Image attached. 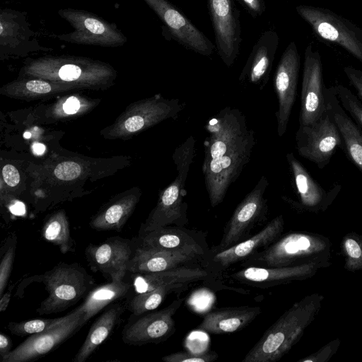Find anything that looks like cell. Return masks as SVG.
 <instances>
[{
	"mask_svg": "<svg viewBox=\"0 0 362 362\" xmlns=\"http://www.w3.org/2000/svg\"><path fill=\"white\" fill-rule=\"evenodd\" d=\"M202 172L212 207L220 204L250 161L256 144L255 132L248 128L245 115L227 106L205 125Z\"/></svg>",
	"mask_w": 362,
	"mask_h": 362,
	"instance_id": "cell-1",
	"label": "cell"
},
{
	"mask_svg": "<svg viewBox=\"0 0 362 362\" xmlns=\"http://www.w3.org/2000/svg\"><path fill=\"white\" fill-rule=\"evenodd\" d=\"M19 76L69 84L79 89L96 90L112 85L117 71L107 62L86 57L50 54L27 58Z\"/></svg>",
	"mask_w": 362,
	"mask_h": 362,
	"instance_id": "cell-2",
	"label": "cell"
},
{
	"mask_svg": "<svg viewBox=\"0 0 362 362\" xmlns=\"http://www.w3.org/2000/svg\"><path fill=\"white\" fill-rule=\"evenodd\" d=\"M195 145L194 137L189 136L175 148L173 159L176 165L177 175L174 180L160 192L156 206L141 226L139 235L160 227H185L188 223L187 204L184 200L187 194L185 187L195 156Z\"/></svg>",
	"mask_w": 362,
	"mask_h": 362,
	"instance_id": "cell-3",
	"label": "cell"
},
{
	"mask_svg": "<svg viewBox=\"0 0 362 362\" xmlns=\"http://www.w3.org/2000/svg\"><path fill=\"white\" fill-rule=\"evenodd\" d=\"M30 281L42 282L48 293L36 309L40 315L68 309L85 298L95 285L93 276L81 264L62 262L42 274L32 276Z\"/></svg>",
	"mask_w": 362,
	"mask_h": 362,
	"instance_id": "cell-4",
	"label": "cell"
},
{
	"mask_svg": "<svg viewBox=\"0 0 362 362\" xmlns=\"http://www.w3.org/2000/svg\"><path fill=\"white\" fill-rule=\"evenodd\" d=\"M185 107L179 99L156 95L129 105L103 134L112 139L128 138L165 119H177Z\"/></svg>",
	"mask_w": 362,
	"mask_h": 362,
	"instance_id": "cell-5",
	"label": "cell"
},
{
	"mask_svg": "<svg viewBox=\"0 0 362 362\" xmlns=\"http://www.w3.org/2000/svg\"><path fill=\"white\" fill-rule=\"evenodd\" d=\"M59 16L74 28L72 32L54 35L61 41L81 45L118 47L124 45L127 37L115 23L83 9L63 8Z\"/></svg>",
	"mask_w": 362,
	"mask_h": 362,
	"instance_id": "cell-6",
	"label": "cell"
},
{
	"mask_svg": "<svg viewBox=\"0 0 362 362\" xmlns=\"http://www.w3.org/2000/svg\"><path fill=\"white\" fill-rule=\"evenodd\" d=\"M296 11L317 35L343 47L362 63V29L324 8L299 5Z\"/></svg>",
	"mask_w": 362,
	"mask_h": 362,
	"instance_id": "cell-7",
	"label": "cell"
},
{
	"mask_svg": "<svg viewBox=\"0 0 362 362\" xmlns=\"http://www.w3.org/2000/svg\"><path fill=\"white\" fill-rule=\"evenodd\" d=\"M296 144L298 154L320 169L329 163L337 148L344 150L341 136L329 108L315 122L299 125Z\"/></svg>",
	"mask_w": 362,
	"mask_h": 362,
	"instance_id": "cell-8",
	"label": "cell"
},
{
	"mask_svg": "<svg viewBox=\"0 0 362 362\" xmlns=\"http://www.w3.org/2000/svg\"><path fill=\"white\" fill-rule=\"evenodd\" d=\"M268 186V180L262 175L254 188L238 205L226 226L219 245L211 250H223L250 238L252 229L266 218L268 206L264 194Z\"/></svg>",
	"mask_w": 362,
	"mask_h": 362,
	"instance_id": "cell-9",
	"label": "cell"
},
{
	"mask_svg": "<svg viewBox=\"0 0 362 362\" xmlns=\"http://www.w3.org/2000/svg\"><path fill=\"white\" fill-rule=\"evenodd\" d=\"M52 49L41 45L32 30L27 13L13 8L0 9V59L28 57Z\"/></svg>",
	"mask_w": 362,
	"mask_h": 362,
	"instance_id": "cell-10",
	"label": "cell"
},
{
	"mask_svg": "<svg viewBox=\"0 0 362 362\" xmlns=\"http://www.w3.org/2000/svg\"><path fill=\"white\" fill-rule=\"evenodd\" d=\"M320 53L311 45L305 51L301 86L299 125L317 121L328 109Z\"/></svg>",
	"mask_w": 362,
	"mask_h": 362,
	"instance_id": "cell-11",
	"label": "cell"
},
{
	"mask_svg": "<svg viewBox=\"0 0 362 362\" xmlns=\"http://www.w3.org/2000/svg\"><path fill=\"white\" fill-rule=\"evenodd\" d=\"M184 298L173 300L168 307L146 315L135 316L122 332L123 342L141 346L165 341L175 332L173 316L181 306Z\"/></svg>",
	"mask_w": 362,
	"mask_h": 362,
	"instance_id": "cell-12",
	"label": "cell"
},
{
	"mask_svg": "<svg viewBox=\"0 0 362 362\" xmlns=\"http://www.w3.org/2000/svg\"><path fill=\"white\" fill-rule=\"evenodd\" d=\"M300 57L295 42H291L284 52L274 76V88L278 99L276 112L277 133L281 137L286 132L294 105Z\"/></svg>",
	"mask_w": 362,
	"mask_h": 362,
	"instance_id": "cell-13",
	"label": "cell"
},
{
	"mask_svg": "<svg viewBox=\"0 0 362 362\" xmlns=\"http://www.w3.org/2000/svg\"><path fill=\"white\" fill-rule=\"evenodd\" d=\"M78 312L65 322L42 332L30 335L9 354L1 362H28L44 356L74 335L84 325L83 313Z\"/></svg>",
	"mask_w": 362,
	"mask_h": 362,
	"instance_id": "cell-14",
	"label": "cell"
},
{
	"mask_svg": "<svg viewBox=\"0 0 362 362\" xmlns=\"http://www.w3.org/2000/svg\"><path fill=\"white\" fill-rule=\"evenodd\" d=\"M218 53L230 66L239 53L240 25L239 12L232 0H207Z\"/></svg>",
	"mask_w": 362,
	"mask_h": 362,
	"instance_id": "cell-15",
	"label": "cell"
},
{
	"mask_svg": "<svg viewBox=\"0 0 362 362\" xmlns=\"http://www.w3.org/2000/svg\"><path fill=\"white\" fill-rule=\"evenodd\" d=\"M167 28L173 38L187 49L210 56L211 41L168 0H144Z\"/></svg>",
	"mask_w": 362,
	"mask_h": 362,
	"instance_id": "cell-16",
	"label": "cell"
},
{
	"mask_svg": "<svg viewBox=\"0 0 362 362\" xmlns=\"http://www.w3.org/2000/svg\"><path fill=\"white\" fill-rule=\"evenodd\" d=\"M139 246L187 254L203 258L206 263L211 250L201 233L176 226L139 235Z\"/></svg>",
	"mask_w": 362,
	"mask_h": 362,
	"instance_id": "cell-17",
	"label": "cell"
},
{
	"mask_svg": "<svg viewBox=\"0 0 362 362\" xmlns=\"http://www.w3.org/2000/svg\"><path fill=\"white\" fill-rule=\"evenodd\" d=\"M283 219L279 216L260 231L246 240L223 250L213 251L207 258V267L221 276L232 265L245 259L273 243L281 233Z\"/></svg>",
	"mask_w": 362,
	"mask_h": 362,
	"instance_id": "cell-18",
	"label": "cell"
},
{
	"mask_svg": "<svg viewBox=\"0 0 362 362\" xmlns=\"http://www.w3.org/2000/svg\"><path fill=\"white\" fill-rule=\"evenodd\" d=\"M131 240L121 237H112L98 244H89L85 256L90 268L100 272L111 280L124 279L134 253Z\"/></svg>",
	"mask_w": 362,
	"mask_h": 362,
	"instance_id": "cell-19",
	"label": "cell"
},
{
	"mask_svg": "<svg viewBox=\"0 0 362 362\" xmlns=\"http://www.w3.org/2000/svg\"><path fill=\"white\" fill-rule=\"evenodd\" d=\"M219 274L205 266L181 267L164 272L132 274V286L136 293L152 291L170 284H192L198 281L214 283Z\"/></svg>",
	"mask_w": 362,
	"mask_h": 362,
	"instance_id": "cell-20",
	"label": "cell"
},
{
	"mask_svg": "<svg viewBox=\"0 0 362 362\" xmlns=\"http://www.w3.org/2000/svg\"><path fill=\"white\" fill-rule=\"evenodd\" d=\"M187 266L207 267V263L203 258L187 254L139 246L134 251L127 270L132 274H147Z\"/></svg>",
	"mask_w": 362,
	"mask_h": 362,
	"instance_id": "cell-21",
	"label": "cell"
},
{
	"mask_svg": "<svg viewBox=\"0 0 362 362\" xmlns=\"http://www.w3.org/2000/svg\"><path fill=\"white\" fill-rule=\"evenodd\" d=\"M278 44L279 37L274 31L262 33L252 49L239 81L248 82L262 90L269 81Z\"/></svg>",
	"mask_w": 362,
	"mask_h": 362,
	"instance_id": "cell-22",
	"label": "cell"
},
{
	"mask_svg": "<svg viewBox=\"0 0 362 362\" xmlns=\"http://www.w3.org/2000/svg\"><path fill=\"white\" fill-rule=\"evenodd\" d=\"M261 312L257 306L217 308L204 316L197 329L213 334L233 333L245 327Z\"/></svg>",
	"mask_w": 362,
	"mask_h": 362,
	"instance_id": "cell-23",
	"label": "cell"
},
{
	"mask_svg": "<svg viewBox=\"0 0 362 362\" xmlns=\"http://www.w3.org/2000/svg\"><path fill=\"white\" fill-rule=\"evenodd\" d=\"M328 108L339 129L344 151L349 160L362 173V132L340 105L331 88L326 91Z\"/></svg>",
	"mask_w": 362,
	"mask_h": 362,
	"instance_id": "cell-24",
	"label": "cell"
},
{
	"mask_svg": "<svg viewBox=\"0 0 362 362\" xmlns=\"http://www.w3.org/2000/svg\"><path fill=\"white\" fill-rule=\"evenodd\" d=\"M141 197L139 188H134L115 198L103 206L90 220L94 230H121L134 211Z\"/></svg>",
	"mask_w": 362,
	"mask_h": 362,
	"instance_id": "cell-25",
	"label": "cell"
},
{
	"mask_svg": "<svg viewBox=\"0 0 362 362\" xmlns=\"http://www.w3.org/2000/svg\"><path fill=\"white\" fill-rule=\"evenodd\" d=\"M78 89L69 84L35 77L19 76L18 79L4 85L0 93L7 97L31 100L47 98L60 93Z\"/></svg>",
	"mask_w": 362,
	"mask_h": 362,
	"instance_id": "cell-26",
	"label": "cell"
},
{
	"mask_svg": "<svg viewBox=\"0 0 362 362\" xmlns=\"http://www.w3.org/2000/svg\"><path fill=\"white\" fill-rule=\"evenodd\" d=\"M125 310V305L117 303L106 309L90 327L82 346L75 355L74 362H84L110 336L119 323Z\"/></svg>",
	"mask_w": 362,
	"mask_h": 362,
	"instance_id": "cell-27",
	"label": "cell"
},
{
	"mask_svg": "<svg viewBox=\"0 0 362 362\" xmlns=\"http://www.w3.org/2000/svg\"><path fill=\"white\" fill-rule=\"evenodd\" d=\"M286 157L288 163L293 185L304 204L317 205L322 201L327 199L329 194L340 190L341 185H337L330 192H327L311 176L293 153H288Z\"/></svg>",
	"mask_w": 362,
	"mask_h": 362,
	"instance_id": "cell-28",
	"label": "cell"
},
{
	"mask_svg": "<svg viewBox=\"0 0 362 362\" xmlns=\"http://www.w3.org/2000/svg\"><path fill=\"white\" fill-rule=\"evenodd\" d=\"M130 288L131 284L123 279L111 280L93 288L78 307L83 313V325L109 304L125 297Z\"/></svg>",
	"mask_w": 362,
	"mask_h": 362,
	"instance_id": "cell-29",
	"label": "cell"
},
{
	"mask_svg": "<svg viewBox=\"0 0 362 362\" xmlns=\"http://www.w3.org/2000/svg\"><path fill=\"white\" fill-rule=\"evenodd\" d=\"M42 235L45 240L57 245L62 254L75 250L69 222L64 210L53 213L46 219L42 228Z\"/></svg>",
	"mask_w": 362,
	"mask_h": 362,
	"instance_id": "cell-30",
	"label": "cell"
},
{
	"mask_svg": "<svg viewBox=\"0 0 362 362\" xmlns=\"http://www.w3.org/2000/svg\"><path fill=\"white\" fill-rule=\"evenodd\" d=\"M189 286L183 284H170L160 286L150 291L136 293L127 303V309L134 317L144 315L156 310L168 294L183 291Z\"/></svg>",
	"mask_w": 362,
	"mask_h": 362,
	"instance_id": "cell-31",
	"label": "cell"
},
{
	"mask_svg": "<svg viewBox=\"0 0 362 362\" xmlns=\"http://www.w3.org/2000/svg\"><path fill=\"white\" fill-rule=\"evenodd\" d=\"M77 308L65 316L53 319H34L22 322H10L7 329L14 335L25 337L48 330L73 317Z\"/></svg>",
	"mask_w": 362,
	"mask_h": 362,
	"instance_id": "cell-32",
	"label": "cell"
},
{
	"mask_svg": "<svg viewBox=\"0 0 362 362\" xmlns=\"http://www.w3.org/2000/svg\"><path fill=\"white\" fill-rule=\"evenodd\" d=\"M95 103L78 95L62 98L51 109V116L54 119L80 115L89 110Z\"/></svg>",
	"mask_w": 362,
	"mask_h": 362,
	"instance_id": "cell-33",
	"label": "cell"
},
{
	"mask_svg": "<svg viewBox=\"0 0 362 362\" xmlns=\"http://www.w3.org/2000/svg\"><path fill=\"white\" fill-rule=\"evenodd\" d=\"M343 109L349 114L355 123L362 129V100L347 87L336 84L330 87Z\"/></svg>",
	"mask_w": 362,
	"mask_h": 362,
	"instance_id": "cell-34",
	"label": "cell"
},
{
	"mask_svg": "<svg viewBox=\"0 0 362 362\" xmlns=\"http://www.w3.org/2000/svg\"><path fill=\"white\" fill-rule=\"evenodd\" d=\"M5 250L0 262V296H2L11 276L16 248V237L9 238L5 244Z\"/></svg>",
	"mask_w": 362,
	"mask_h": 362,
	"instance_id": "cell-35",
	"label": "cell"
},
{
	"mask_svg": "<svg viewBox=\"0 0 362 362\" xmlns=\"http://www.w3.org/2000/svg\"><path fill=\"white\" fill-rule=\"evenodd\" d=\"M218 354L215 352L192 354L178 351L166 355L162 358L165 362H211L216 361Z\"/></svg>",
	"mask_w": 362,
	"mask_h": 362,
	"instance_id": "cell-36",
	"label": "cell"
},
{
	"mask_svg": "<svg viewBox=\"0 0 362 362\" xmlns=\"http://www.w3.org/2000/svg\"><path fill=\"white\" fill-rule=\"evenodd\" d=\"M83 171L81 165L75 161H64L54 168V175L60 180H71L78 178Z\"/></svg>",
	"mask_w": 362,
	"mask_h": 362,
	"instance_id": "cell-37",
	"label": "cell"
},
{
	"mask_svg": "<svg viewBox=\"0 0 362 362\" xmlns=\"http://www.w3.org/2000/svg\"><path fill=\"white\" fill-rule=\"evenodd\" d=\"M344 71L350 84L354 88L362 100V71L352 66H345Z\"/></svg>",
	"mask_w": 362,
	"mask_h": 362,
	"instance_id": "cell-38",
	"label": "cell"
},
{
	"mask_svg": "<svg viewBox=\"0 0 362 362\" xmlns=\"http://www.w3.org/2000/svg\"><path fill=\"white\" fill-rule=\"evenodd\" d=\"M1 175L5 183L10 187L16 186L20 182V174L18 169L11 164L3 166Z\"/></svg>",
	"mask_w": 362,
	"mask_h": 362,
	"instance_id": "cell-39",
	"label": "cell"
},
{
	"mask_svg": "<svg viewBox=\"0 0 362 362\" xmlns=\"http://www.w3.org/2000/svg\"><path fill=\"white\" fill-rule=\"evenodd\" d=\"M244 5L254 17L259 16L264 11V3L263 0H242Z\"/></svg>",
	"mask_w": 362,
	"mask_h": 362,
	"instance_id": "cell-40",
	"label": "cell"
},
{
	"mask_svg": "<svg viewBox=\"0 0 362 362\" xmlns=\"http://www.w3.org/2000/svg\"><path fill=\"white\" fill-rule=\"evenodd\" d=\"M11 339L4 333L0 334V356L1 358L11 351Z\"/></svg>",
	"mask_w": 362,
	"mask_h": 362,
	"instance_id": "cell-41",
	"label": "cell"
},
{
	"mask_svg": "<svg viewBox=\"0 0 362 362\" xmlns=\"http://www.w3.org/2000/svg\"><path fill=\"white\" fill-rule=\"evenodd\" d=\"M346 250L351 257L358 258L361 250L358 244L353 239H348L345 242Z\"/></svg>",
	"mask_w": 362,
	"mask_h": 362,
	"instance_id": "cell-42",
	"label": "cell"
},
{
	"mask_svg": "<svg viewBox=\"0 0 362 362\" xmlns=\"http://www.w3.org/2000/svg\"><path fill=\"white\" fill-rule=\"evenodd\" d=\"M14 285L10 286L8 291L1 296L0 299V311L4 312L6 310L11 300V292Z\"/></svg>",
	"mask_w": 362,
	"mask_h": 362,
	"instance_id": "cell-43",
	"label": "cell"
},
{
	"mask_svg": "<svg viewBox=\"0 0 362 362\" xmlns=\"http://www.w3.org/2000/svg\"><path fill=\"white\" fill-rule=\"evenodd\" d=\"M44 149H45V147L42 144H36V145H35L34 151H35V153H37L38 154L43 153Z\"/></svg>",
	"mask_w": 362,
	"mask_h": 362,
	"instance_id": "cell-44",
	"label": "cell"
}]
</instances>
